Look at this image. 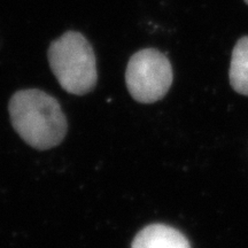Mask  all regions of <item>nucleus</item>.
<instances>
[{
    "label": "nucleus",
    "instance_id": "1",
    "mask_svg": "<svg viewBox=\"0 0 248 248\" xmlns=\"http://www.w3.org/2000/svg\"><path fill=\"white\" fill-rule=\"evenodd\" d=\"M9 116L15 131L36 150L58 146L67 133V120L57 99L37 89L21 90L11 98Z\"/></svg>",
    "mask_w": 248,
    "mask_h": 248
},
{
    "label": "nucleus",
    "instance_id": "2",
    "mask_svg": "<svg viewBox=\"0 0 248 248\" xmlns=\"http://www.w3.org/2000/svg\"><path fill=\"white\" fill-rule=\"evenodd\" d=\"M49 67L61 88L70 94L84 95L98 80L95 55L89 40L77 31H67L49 45Z\"/></svg>",
    "mask_w": 248,
    "mask_h": 248
},
{
    "label": "nucleus",
    "instance_id": "3",
    "mask_svg": "<svg viewBox=\"0 0 248 248\" xmlns=\"http://www.w3.org/2000/svg\"><path fill=\"white\" fill-rule=\"evenodd\" d=\"M173 73L169 59L155 48H144L130 58L125 82L131 97L141 104L162 99L172 84Z\"/></svg>",
    "mask_w": 248,
    "mask_h": 248
},
{
    "label": "nucleus",
    "instance_id": "4",
    "mask_svg": "<svg viewBox=\"0 0 248 248\" xmlns=\"http://www.w3.org/2000/svg\"><path fill=\"white\" fill-rule=\"evenodd\" d=\"M131 248H191L186 237L164 224H151L136 235Z\"/></svg>",
    "mask_w": 248,
    "mask_h": 248
},
{
    "label": "nucleus",
    "instance_id": "5",
    "mask_svg": "<svg viewBox=\"0 0 248 248\" xmlns=\"http://www.w3.org/2000/svg\"><path fill=\"white\" fill-rule=\"evenodd\" d=\"M229 78L235 92L248 97V36L240 38L233 47Z\"/></svg>",
    "mask_w": 248,
    "mask_h": 248
},
{
    "label": "nucleus",
    "instance_id": "6",
    "mask_svg": "<svg viewBox=\"0 0 248 248\" xmlns=\"http://www.w3.org/2000/svg\"><path fill=\"white\" fill-rule=\"evenodd\" d=\"M245 2H246V4L248 5V0H245Z\"/></svg>",
    "mask_w": 248,
    "mask_h": 248
}]
</instances>
